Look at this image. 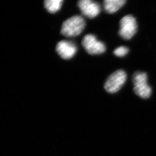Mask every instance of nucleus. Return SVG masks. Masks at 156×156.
<instances>
[{"label": "nucleus", "mask_w": 156, "mask_h": 156, "mask_svg": "<svg viewBox=\"0 0 156 156\" xmlns=\"http://www.w3.org/2000/svg\"><path fill=\"white\" fill-rule=\"evenodd\" d=\"M86 26L83 18L80 16H74L66 20L62 25V34L67 37L78 36L82 33Z\"/></svg>", "instance_id": "obj_1"}, {"label": "nucleus", "mask_w": 156, "mask_h": 156, "mask_svg": "<svg viewBox=\"0 0 156 156\" xmlns=\"http://www.w3.org/2000/svg\"><path fill=\"white\" fill-rule=\"evenodd\" d=\"M134 90L135 94L142 98H148L151 94V88L147 83V74L142 72H136L133 76Z\"/></svg>", "instance_id": "obj_2"}, {"label": "nucleus", "mask_w": 156, "mask_h": 156, "mask_svg": "<svg viewBox=\"0 0 156 156\" xmlns=\"http://www.w3.org/2000/svg\"><path fill=\"white\" fill-rule=\"evenodd\" d=\"M127 80V73L119 69L111 74L107 79L104 88L108 93H115L122 87Z\"/></svg>", "instance_id": "obj_3"}, {"label": "nucleus", "mask_w": 156, "mask_h": 156, "mask_svg": "<svg viewBox=\"0 0 156 156\" xmlns=\"http://www.w3.org/2000/svg\"><path fill=\"white\" fill-rule=\"evenodd\" d=\"M120 36L125 40L132 38L138 29L137 22L135 18L131 15L123 17L120 22Z\"/></svg>", "instance_id": "obj_4"}, {"label": "nucleus", "mask_w": 156, "mask_h": 156, "mask_svg": "<svg viewBox=\"0 0 156 156\" xmlns=\"http://www.w3.org/2000/svg\"><path fill=\"white\" fill-rule=\"evenodd\" d=\"M82 43L84 49L91 55H101L106 51L105 44L97 40L96 37L93 34L86 35Z\"/></svg>", "instance_id": "obj_5"}, {"label": "nucleus", "mask_w": 156, "mask_h": 156, "mask_svg": "<svg viewBox=\"0 0 156 156\" xmlns=\"http://www.w3.org/2000/svg\"><path fill=\"white\" fill-rule=\"evenodd\" d=\"M78 6L82 14L92 19L97 16L101 12L100 5L91 0H81L78 2Z\"/></svg>", "instance_id": "obj_6"}, {"label": "nucleus", "mask_w": 156, "mask_h": 156, "mask_svg": "<svg viewBox=\"0 0 156 156\" xmlns=\"http://www.w3.org/2000/svg\"><path fill=\"white\" fill-rule=\"evenodd\" d=\"M56 51L63 59L69 60L76 53L77 47L71 42L62 41L56 46Z\"/></svg>", "instance_id": "obj_7"}, {"label": "nucleus", "mask_w": 156, "mask_h": 156, "mask_svg": "<svg viewBox=\"0 0 156 156\" xmlns=\"http://www.w3.org/2000/svg\"><path fill=\"white\" fill-rule=\"evenodd\" d=\"M126 3L125 0H105L104 1V7L108 13H114L119 11Z\"/></svg>", "instance_id": "obj_8"}, {"label": "nucleus", "mask_w": 156, "mask_h": 156, "mask_svg": "<svg viewBox=\"0 0 156 156\" xmlns=\"http://www.w3.org/2000/svg\"><path fill=\"white\" fill-rule=\"evenodd\" d=\"M62 2V0H46L44 1V5L48 11L55 13L60 9Z\"/></svg>", "instance_id": "obj_9"}, {"label": "nucleus", "mask_w": 156, "mask_h": 156, "mask_svg": "<svg viewBox=\"0 0 156 156\" xmlns=\"http://www.w3.org/2000/svg\"><path fill=\"white\" fill-rule=\"evenodd\" d=\"M129 51L128 48L125 46H120L116 49L113 51V54L117 57H124L127 55Z\"/></svg>", "instance_id": "obj_10"}]
</instances>
